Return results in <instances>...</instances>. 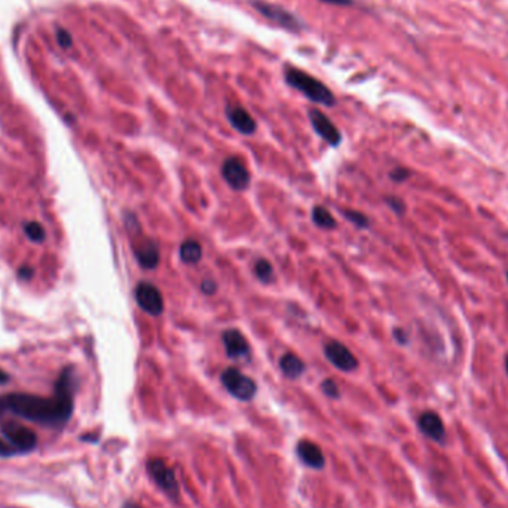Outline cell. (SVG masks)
<instances>
[{
	"instance_id": "29",
	"label": "cell",
	"mask_w": 508,
	"mask_h": 508,
	"mask_svg": "<svg viewBox=\"0 0 508 508\" xmlns=\"http://www.w3.org/2000/svg\"><path fill=\"white\" fill-rule=\"evenodd\" d=\"M18 275H19V278H23V280H30L33 277V269L28 268V266L19 268Z\"/></svg>"
},
{
	"instance_id": "10",
	"label": "cell",
	"mask_w": 508,
	"mask_h": 508,
	"mask_svg": "<svg viewBox=\"0 0 508 508\" xmlns=\"http://www.w3.org/2000/svg\"><path fill=\"white\" fill-rule=\"evenodd\" d=\"M308 116L312 128L315 130V133L321 137V139L326 140L331 148H338L342 141V134L338 130V126L331 122L329 116L318 109H311Z\"/></svg>"
},
{
	"instance_id": "30",
	"label": "cell",
	"mask_w": 508,
	"mask_h": 508,
	"mask_svg": "<svg viewBox=\"0 0 508 508\" xmlns=\"http://www.w3.org/2000/svg\"><path fill=\"white\" fill-rule=\"evenodd\" d=\"M324 3H330V5H338V6H349L353 5V0H321Z\"/></svg>"
},
{
	"instance_id": "6",
	"label": "cell",
	"mask_w": 508,
	"mask_h": 508,
	"mask_svg": "<svg viewBox=\"0 0 508 508\" xmlns=\"http://www.w3.org/2000/svg\"><path fill=\"white\" fill-rule=\"evenodd\" d=\"M5 440L11 444L17 453H28L37 446V437L33 429L18 422H5L0 427Z\"/></svg>"
},
{
	"instance_id": "11",
	"label": "cell",
	"mask_w": 508,
	"mask_h": 508,
	"mask_svg": "<svg viewBox=\"0 0 508 508\" xmlns=\"http://www.w3.org/2000/svg\"><path fill=\"white\" fill-rule=\"evenodd\" d=\"M223 345L226 349V355L232 360H240L250 354V344L238 329H228L223 331Z\"/></svg>"
},
{
	"instance_id": "32",
	"label": "cell",
	"mask_w": 508,
	"mask_h": 508,
	"mask_svg": "<svg viewBox=\"0 0 508 508\" xmlns=\"http://www.w3.org/2000/svg\"><path fill=\"white\" fill-rule=\"evenodd\" d=\"M122 508H141V507H140V505H137V504H134V502H125Z\"/></svg>"
},
{
	"instance_id": "5",
	"label": "cell",
	"mask_w": 508,
	"mask_h": 508,
	"mask_svg": "<svg viewBox=\"0 0 508 508\" xmlns=\"http://www.w3.org/2000/svg\"><path fill=\"white\" fill-rule=\"evenodd\" d=\"M146 468H148L152 480L156 483V486H158L164 494H167L174 501L179 500L180 487H179L177 477H175L174 470L164 461V459L152 458L149 459L148 464H146Z\"/></svg>"
},
{
	"instance_id": "16",
	"label": "cell",
	"mask_w": 508,
	"mask_h": 508,
	"mask_svg": "<svg viewBox=\"0 0 508 508\" xmlns=\"http://www.w3.org/2000/svg\"><path fill=\"white\" fill-rule=\"evenodd\" d=\"M280 369L289 379H299L302 375L305 373L306 366L296 354L287 353L280 358Z\"/></svg>"
},
{
	"instance_id": "1",
	"label": "cell",
	"mask_w": 508,
	"mask_h": 508,
	"mask_svg": "<svg viewBox=\"0 0 508 508\" xmlns=\"http://www.w3.org/2000/svg\"><path fill=\"white\" fill-rule=\"evenodd\" d=\"M75 387L73 369L67 367L57 380L52 397L26 393H12L0 397V416L11 413L39 425L61 428L73 413Z\"/></svg>"
},
{
	"instance_id": "34",
	"label": "cell",
	"mask_w": 508,
	"mask_h": 508,
	"mask_svg": "<svg viewBox=\"0 0 508 508\" xmlns=\"http://www.w3.org/2000/svg\"><path fill=\"white\" fill-rule=\"evenodd\" d=\"M507 281H508V272H507Z\"/></svg>"
},
{
	"instance_id": "31",
	"label": "cell",
	"mask_w": 508,
	"mask_h": 508,
	"mask_svg": "<svg viewBox=\"0 0 508 508\" xmlns=\"http://www.w3.org/2000/svg\"><path fill=\"white\" fill-rule=\"evenodd\" d=\"M8 380H9V376L3 372L2 369H0V384H6Z\"/></svg>"
},
{
	"instance_id": "23",
	"label": "cell",
	"mask_w": 508,
	"mask_h": 508,
	"mask_svg": "<svg viewBox=\"0 0 508 508\" xmlns=\"http://www.w3.org/2000/svg\"><path fill=\"white\" fill-rule=\"evenodd\" d=\"M410 177V171L406 168H395L389 173V179L395 183H403Z\"/></svg>"
},
{
	"instance_id": "28",
	"label": "cell",
	"mask_w": 508,
	"mask_h": 508,
	"mask_svg": "<svg viewBox=\"0 0 508 508\" xmlns=\"http://www.w3.org/2000/svg\"><path fill=\"white\" fill-rule=\"evenodd\" d=\"M393 335H394L395 340L398 342L400 345H406L409 342V335L406 333V330H403V329H394Z\"/></svg>"
},
{
	"instance_id": "21",
	"label": "cell",
	"mask_w": 508,
	"mask_h": 508,
	"mask_svg": "<svg viewBox=\"0 0 508 508\" xmlns=\"http://www.w3.org/2000/svg\"><path fill=\"white\" fill-rule=\"evenodd\" d=\"M344 216L346 220L353 222L357 228H361V229H366L370 226V222L367 219V216H364L363 213L360 211H354V210H349V211H344Z\"/></svg>"
},
{
	"instance_id": "33",
	"label": "cell",
	"mask_w": 508,
	"mask_h": 508,
	"mask_svg": "<svg viewBox=\"0 0 508 508\" xmlns=\"http://www.w3.org/2000/svg\"><path fill=\"white\" fill-rule=\"evenodd\" d=\"M505 370H507V375H508V355L505 358Z\"/></svg>"
},
{
	"instance_id": "2",
	"label": "cell",
	"mask_w": 508,
	"mask_h": 508,
	"mask_svg": "<svg viewBox=\"0 0 508 508\" xmlns=\"http://www.w3.org/2000/svg\"><path fill=\"white\" fill-rule=\"evenodd\" d=\"M284 77L291 88L304 94L308 100L327 107H333L336 104V99L330 88L309 73L299 70L296 67H286Z\"/></svg>"
},
{
	"instance_id": "9",
	"label": "cell",
	"mask_w": 508,
	"mask_h": 508,
	"mask_svg": "<svg viewBox=\"0 0 508 508\" xmlns=\"http://www.w3.org/2000/svg\"><path fill=\"white\" fill-rule=\"evenodd\" d=\"M222 175L233 190L247 189L250 183V171L247 165L237 156H232L223 162Z\"/></svg>"
},
{
	"instance_id": "18",
	"label": "cell",
	"mask_w": 508,
	"mask_h": 508,
	"mask_svg": "<svg viewBox=\"0 0 508 508\" xmlns=\"http://www.w3.org/2000/svg\"><path fill=\"white\" fill-rule=\"evenodd\" d=\"M312 222L321 229H335L338 224L333 214H331L327 208L321 207V205H317V207H314V210H312Z\"/></svg>"
},
{
	"instance_id": "8",
	"label": "cell",
	"mask_w": 508,
	"mask_h": 508,
	"mask_svg": "<svg viewBox=\"0 0 508 508\" xmlns=\"http://www.w3.org/2000/svg\"><path fill=\"white\" fill-rule=\"evenodd\" d=\"M324 355L331 366H335L340 372H354L358 367L357 357L338 340H330L324 346Z\"/></svg>"
},
{
	"instance_id": "7",
	"label": "cell",
	"mask_w": 508,
	"mask_h": 508,
	"mask_svg": "<svg viewBox=\"0 0 508 508\" xmlns=\"http://www.w3.org/2000/svg\"><path fill=\"white\" fill-rule=\"evenodd\" d=\"M135 302L146 314L158 317L164 312V296L161 290L152 282H139L135 287Z\"/></svg>"
},
{
	"instance_id": "20",
	"label": "cell",
	"mask_w": 508,
	"mask_h": 508,
	"mask_svg": "<svg viewBox=\"0 0 508 508\" xmlns=\"http://www.w3.org/2000/svg\"><path fill=\"white\" fill-rule=\"evenodd\" d=\"M24 231H26V235L28 237V240H32L33 242H42L45 240V231L41 223L28 222L26 223Z\"/></svg>"
},
{
	"instance_id": "24",
	"label": "cell",
	"mask_w": 508,
	"mask_h": 508,
	"mask_svg": "<svg viewBox=\"0 0 508 508\" xmlns=\"http://www.w3.org/2000/svg\"><path fill=\"white\" fill-rule=\"evenodd\" d=\"M387 204L389 205V208L393 211H395L397 214H403L406 211L404 202L402 199H398V198H394V197L387 198Z\"/></svg>"
},
{
	"instance_id": "17",
	"label": "cell",
	"mask_w": 508,
	"mask_h": 508,
	"mask_svg": "<svg viewBox=\"0 0 508 508\" xmlns=\"http://www.w3.org/2000/svg\"><path fill=\"white\" fill-rule=\"evenodd\" d=\"M180 259L186 265H197L202 259V247L198 241L186 240L180 246Z\"/></svg>"
},
{
	"instance_id": "22",
	"label": "cell",
	"mask_w": 508,
	"mask_h": 508,
	"mask_svg": "<svg viewBox=\"0 0 508 508\" xmlns=\"http://www.w3.org/2000/svg\"><path fill=\"white\" fill-rule=\"evenodd\" d=\"M321 389H322V393H324L329 398H339V397H340L339 387H338V384L335 382L333 379H326V380H322Z\"/></svg>"
},
{
	"instance_id": "14",
	"label": "cell",
	"mask_w": 508,
	"mask_h": 508,
	"mask_svg": "<svg viewBox=\"0 0 508 508\" xmlns=\"http://www.w3.org/2000/svg\"><path fill=\"white\" fill-rule=\"evenodd\" d=\"M297 456L306 467L314 470H322L326 467V456L322 453L320 446L309 440H300L296 447Z\"/></svg>"
},
{
	"instance_id": "15",
	"label": "cell",
	"mask_w": 508,
	"mask_h": 508,
	"mask_svg": "<svg viewBox=\"0 0 508 508\" xmlns=\"http://www.w3.org/2000/svg\"><path fill=\"white\" fill-rule=\"evenodd\" d=\"M418 427L422 434L434 442H443L446 437V428L442 418L436 412H424L418 419Z\"/></svg>"
},
{
	"instance_id": "27",
	"label": "cell",
	"mask_w": 508,
	"mask_h": 508,
	"mask_svg": "<svg viewBox=\"0 0 508 508\" xmlns=\"http://www.w3.org/2000/svg\"><path fill=\"white\" fill-rule=\"evenodd\" d=\"M15 453H17L15 449L6 440H3V438H0V458H9Z\"/></svg>"
},
{
	"instance_id": "12",
	"label": "cell",
	"mask_w": 508,
	"mask_h": 508,
	"mask_svg": "<svg viewBox=\"0 0 508 508\" xmlns=\"http://www.w3.org/2000/svg\"><path fill=\"white\" fill-rule=\"evenodd\" d=\"M134 256L144 269H155L159 265V248L152 240H137L134 244Z\"/></svg>"
},
{
	"instance_id": "26",
	"label": "cell",
	"mask_w": 508,
	"mask_h": 508,
	"mask_svg": "<svg viewBox=\"0 0 508 508\" xmlns=\"http://www.w3.org/2000/svg\"><path fill=\"white\" fill-rule=\"evenodd\" d=\"M57 39H58V43H60L63 48L72 46V36L68 35V32H66L64 28H58Z\"/></svg>"
},
{
	"instance_id": "25",
	"label": "cell",
	"mask_w": 508,
	"mask_h": 508,
	"mask_svg": "<svg viewBox=\"0 0 508 508\" xmlns=\"http://www.w3.org/2000/svg\"><path fill=\"white\" fill-rule=\"evenodd\" d=\"M201 290H202L204 295L211 296V295H214V293L217 291V282L214 281V280H210V278L204 280L202 284H201Z\"/></svg>"
},
{
	"instance_id": "13",
	"label": "cell",
	"mask_w": 508,
	"mask_h": 508,
	"mask_svg": "<svg viewBox=\"0 0 508 508\" xmlns=\"http://www.w3.org/2000/svg\"><path fill=\"white\" fill-rule=\"evenodd\" d=\"M226 116L229 124L235 128L238 133L244 135H251L256 133L257 124L254 121L253 116L240 106H228L226 107Z\"/></svg>"
},
{
	"instance_id": "4",
	"label": "cell",
	"mask_w": 508,
	"mask_h": 508,
	"mask_svg": "<svg viewBox=\"0 0 508 508\" xmlns=\"http://www.w3.org/2000/svg\"><path fill=\"white\" fill-rule=\"evenodd\" d=\"M253 6L256 8V11L260 15L268 18L269 21L275 23L277 26L286 28V30L299 33L305 28L304 21H302L297 15L290 12L289 9L282 8L281 5L268 3V2H263V0H254Z\"/></svg>"
},
{
	"instance_id": "3",
	"label": "cell",
	"mask_w": 508,
	"mask_h": 508,
	"mask_svg": "<svg viewBox=\"0 0 508 508\" xmlns=\"http://www.w3.org/2000/svg\"><path fill=\"white\" fill-rule=\"evenodd\" d=\"M220 380L228 393L237 400H241V402H250L257 393L256 382L247 375L241 373L235 367L224 369Z\"/></svg>"
},
{
	"instance_id": "19",
	"label": "cell",
	"mask_w": 508,
	"mask_h": 508,
	"mask_svg": "<svg viewBox=\"0 0 508 508\" xmlns=\"http://www.w3.org/2000/svg\"><path fill=\"white\" fill-rule=\"evenodd\" d=\"M254 273H256L257 280L265 282V284H269L275 278V272H273L271 262H268L266 259H260L254 263Z\"/></svg>"
}]
</instances>
